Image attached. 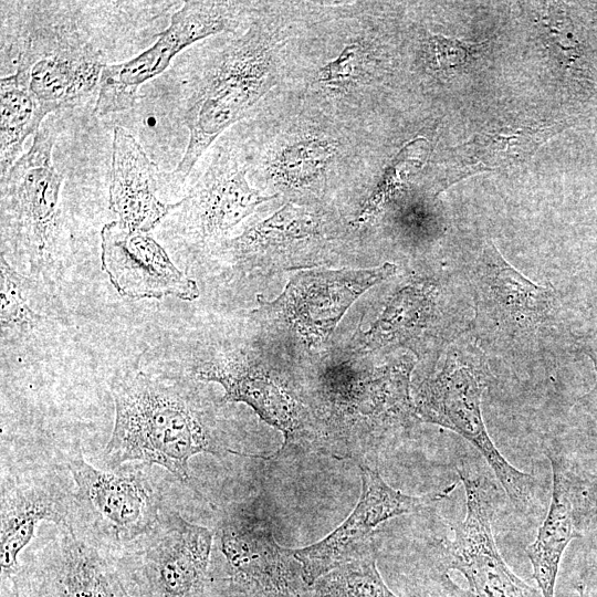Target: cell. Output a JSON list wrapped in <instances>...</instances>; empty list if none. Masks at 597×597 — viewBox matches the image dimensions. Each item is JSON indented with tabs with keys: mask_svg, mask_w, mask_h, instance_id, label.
I'll list each match as a JSON object with an SVG mask.
<instances>
[{
	"mask_svg": "<svg viewBox=\"0 0 597 597\" xmlns=\"http://www.w3.org/2000/svg\"><path fill=\"white\" fill-rule=\"evenodd\" d=\"M111 391L115 421L104 454L111 469L140 461L186 482L193 455L237 453L222 443L196 395L177 380L134 368L115 375Z\"/></svg>",
	"mask_w": 597,
	"mask_h": 597,
	"instance_id": "cell-1",
	"label": "cell"
},
{
	"mask_svg": "<svg viewBox=\"0 0 597 597\" xmlns=\"http://www.w3.org/2000/svg\"><path fill=\"white\" fill-rule=\"evenodd\" d=\"M272 71L270 46L252 27L189 82L181 114L189 137L171 172L176 182H182L217 137L242 119L271 88Z\"/></svg>",
	"mask_w": 597,
	"mask_h": 597,
	"instance_id": "cell-2",
	"label": "cell"
},
{
	"mask_svg": "<svg viewBox=\"0 0 597 597\" xmlns=\"http://www.w3.org/2000/svg\"><path fill=\"white\" fill-rule=\"evenodd\" d=\"M60 127L45 119L31 147L1 176V241L40 274L55 259L61 233V191L64 177L53 163Z\"/></svg>",
	"mask_w": 597,
	"mask_h": 597,
	"instance_id": "cell-3",
	"label": "cell"
},
{
	"mask_svg": "<svg viewBox=\"0 0 597 597\" xmlns=\"http://www.w3.org/2000/svg\"><path fill=\"white\" fill-rule=\"evenodd\" d=\"M486 386L484 365L453 347L440 370L420 386L413 401L416 415L468 440L485 459L514 509L530 515L538 504V481L512 465L489 436L481 409Z\"/></svg>",
	"mask_w": 597,
	"mask_h": 597,
	"instance_id": "cell-4",
	"label": "cell"
},
{
	"mask_svg": "<svg viewBox=\"0 0 597 597\" xmlns=\"http://www.w3.org/2000/svg\"><path fill=\"white\" fill-rule=\"evenodd\" d=\"M457 473L465 491L467 513L454 528L438 572L450 597H540L538 591L517 577L496 546L492 521L496 488L471 465L461 463Z\"/></svg>",
	"mask_w": 597,
	"mask_h": 597,
	"instance_id": "cell-5",
	"label": "cell"
},
{
	"mask_svg": "<svg viewBox=\"0 0 597 597\" xmlns=\"http://www.w3.org/2000/svg\"><path fill=\"white\" fill-rule=\"evenodd\" d=\"M212 542L209 528L163 511L116 566L133 597H202Z\"/></svg>",
	"mask_w": 597,
	"mask_h": 597,
	"instance_id": "cell-6",
	"label": "cell"
},
{
	"mask_svg": "<svg viewBox=\"0 0 597 597\" xmlns=\"http://www.w3.org/2000/svg\"><path fill=\"white\" fill-rule=\"evenodd\" d=\"M75 483V522L95 545H129L157 523L161 495L143 470H102L82 455L67 464Z\"/></svg>",
	"mask_w": 597,
	"mask_h": 597,
	"instance_id": "cell-7",
	"label": "cell"
},
{
	"mask_svg": "<svg viewBox=\"0 0 597 597\" xmlns=\"http://www.w3.org/2000/svg\"><path fill=\"white\" fill-rule=\"evenodd\" d=\"M237 27V8L218 1H185L170 17L169 25L137 56L106 64L95 102L100 117L130 109L139 87L163 73L172 59L199 40Z\"/></svg>",
	"mask_w": 597,
	"mask_h": 597,
	"instance_id": "cell-8",
	"label": "cell"
},
{
	"mask_svg": "<svg viewBox=\"0 0 597 597\" xmlns=\"http://www.w3.org/2000/svg\"><path fill=\"white\" fill-rule=\"evenodd\" d=\"M384 263L370 269L297 272L279 297L261 310L295 337L316 345L326 341L349 306L369 287L396 272Z\"/></svg>",
	"mask_w": 597,
	"mask_h": 597,
	"instance_id": "cell-9",
	"label": "cell"
},
{
	"mask_svg": "<svg viewBox=\"0 0 597 597\" xmlns=\"http://www.w3.org/2000/svg\"><path fill=\"white\" fill-rule=\"evenodd\" d=\"M359 468L362 494L349 516L324 540L291 549L308 586L331 570L375 551L373 533L380 523L440 501L457 485L454 482L441 491L411 496L388 485L377 470L363 463Z\"/></svg>",
	"mask_w": 597,
	"mask_h": 597,
	"instance_id": "cell-10",
	"label": "cell"
},
{
	"mask_svg": "<svg viewBox=\"0 0 597 597\" xmlns=\"http://www.w3.org/2000/svg\"><path fill=\"white\" fill-rule=\"evenodd\" d=\"M59 530L19 567L14 597H133L97 545L74 528Z\"/></svg>",
	"mask_w": 597,
	"mask_h": 597,
	"instance_id": "cell-11",
	"label": "cell"
},
{
	"mask_svg": "<svg viewBox=\"0 0 597 597\" xmlns=\"http://www.w3.org/2000/svg\"><path fill=\"white\" fill-rule=\"evenodd\" d=\"M105 65L101 50L80 34L44 31L25 40L14 73L50 115L98 92Z\"/></svg>",
	"mask_w": 597,
	"mask_h": 597,
	"instance_id": "cell-12",
	"label": "cell"
},
{
	"mask_svg": "<svg viewBox=\"0 0 597 597\" xmlns=\"http://www.w3.org/2000/svg\"><path fill=\"white\" fill-rule=\"evenodd\" d=\"M227 561V593L231 597H307L311 586L290 548L279 546L268 521L243 511L229 515L221 527Z\"/></svg>",
	"mask_w": 597,
	"mask_h": 597,
	"instance_id": "cell-13",
	"label": "cell"
},
{
	"mask_svg": "<svg viewBox=\"0 0 597 597\" xmlns=\"http://www.w3.org/2000/svg\"><path fill=\"white\" fill-rule=\"evenodd\" d=\"M546 457L552 467L549 509L526 555L542 597H554L566 547L597 517V476L556 450L547 449Z\"/></svg>",
	"mask_w": 597,
	"mask_h": 597,
	"instance_id": "cell-14",
	"label": "cell"
},
{
	"mask_svg": "<svg viewBox=\"0 0 597 597\" xmlns=\"http://www.w3.org/2000/svg\"><path fill=\"white\" fill-rule=\"evenodd\" d=\"M473 284L478 316L495 333L522 339L547 328L556 306L553 291L520 273L492 241L476 260Z\"/></svg>",
	"mask_w": 597,
	"mask_h": 597,
	"instance_id": "cell-15",
	"label": "cell"
},
{
	"mask_svg": "<svg viewBox=\"0 0 597 597\" xmlns=\"http://www.w3.org/2000/svg\"><path fill=\"white\" fill-rule=\"evenodd\" d=\"M102 269L124 297L133 300L199 296L195 280L179 270L165 249L147 232L126 228L117 220L101 230Z\"/></svg>",
	"mask_w": 597,
	"mask_h": 597,
	"instance_id": "cell-16",
	"label": "cell"
},
{
	"mask_svg": "<svg viewBox=\"0 0 597 597\" xmlns=\"http://www.w3.org/2000/svg\"><path fill=\"white\" fill-rule=\"evenodd\" d=\"M51 522L74 528V491L55 473L22 476L2 483L0 522L1 580L13 578L18 558L30 543L38 524Z\"/></svg>",
	"mask_w": 597,
	"mask_h": 597,
	"instance_id": "cell-17",
	"label": "cell"
},
{
	"mask_svg": "<svg viewBox=\"0 0 597 597\" xmlns=\"http://www.w3.org/2000/svg\"><path fill=\"white\" fill-rule=\"evenodd\" d=\"M253 189L234 158L220 155L171 211L181 230L202 241L222 238L256 207L272 200Z\"/></svg>",
	"mask_w": 597,
	"mask_h": 597,
	"instance_id": "cell-18",
	"label": "cell"
},
{
	"mask_svg": "<svg viewBox=\"0 0 597 597\" xmlns=\"http://www.w3.org/2000/svg\"><path fill=\"white\" fill-rule=\"evenodd\" d=\"M196 376L221 385L224 401L250 406L263 421L283 432L281 450L297 439L305 427L303 406L270 370L248 354L230 353L205 362L196 368Z\"/></svg>",
	"mask_w": 597,
	"mask_h": 597,
	"instance_id": "cell-19",
	"label": "cell"
},
{
	"mask_svg": "<svg viewBox=\"0 0 597 597\" xmlns=\"http://www.w3.org/2000/svg\"><path fill=\"white\" fill-rule=\"evenodd\" d=\"M160 175L137 139L125 128L113 132L109 208L126 228L149 232L171 213L175 203L157 197Z\"/></svg>",
	"mask_w": 597,
	"mask_h": 597,
	"instance_id": "cell-20",
	"label": "cell"
},
{
	"mask_svg": "<svg viewBox=\"0 0 597 597\" xmlns=\"http://www.w3.org/2000/svg\"><path fill=\"white\" fill-rule=\"evenodd\" d=\"M321 230V219L314 212L287 202L268 219L227 241L226 251L234 266L243 271L286 269L285 252L317 240Z\"/></svg>",
	"mask_w": 597,
	"mask_h": 597,
	"instance_id": "cell-21",
	"label": "cell"
},
{
	"mask_svg": "<svg viewBox=\"0 0 597 597\" xmlns=\"http://www.w3.org/2000/svg\"><path fill=\"white\" fill-rule=\"evenodd\" d=\"M562 128L545 126H501L478 133L451 150L446 163L442 189L472 175L506 169L528 160Z\"/></svg>",
	"mask_w": 597,
	"mask_h": 597,
	"instance_id": "cell-22",
	"label": "cell"
},
{
	"mask_svg": "<svg viewBox=\"0 0 597 597\" xmlns=\"http://www.w3.org/2000/svg\"><path fill=\"white\" fill-rule=\"evenodd\" d=\"M444 302L439 285L429 280L416 281L398 290L362 335V349L412 345L430 333H439Z\"/></svg>",
	"mask_w": 597,
	"mask_h": 597,
	"instance_id": "cell-23",
	"label": "cell"
},
{
	"mask_svg": "<svg viewBox=\"0 0 597 597\" xmlns=\"http://www.w3.org/2000/svg\"><path fill=\"white\" fill-rule=\"evenodd\" d=\"M48 116L23 81L12 73L0 80V175L19 159L27 138Z\"/></svg>",
	"mask_w": 597,
	"mask_h": 597,
	"instance_id": "cell-24",
	"label": "cell"
},
{
	"mask_svg": "<svg viewBox=\"0 0 597 597\" xmlns=\"http://www.w3.org/2000/svg\"><path fill=\"white\" fill-rule=\"evenodd\" d=\"M1 341L27 338L44 322L38 283L17 272L0 256Z\"/></svg>",
	"mask_w": 597,
	"mask_h": 597,
	"instance_id": "cell-25",
	"label": "cell"
},
{
	"mask_svg": "<svg viewBox=\"0 0 597 597\" xmlns=\"http://www.w3.org/2000/svg\"><path fill=\"white\" fill-rule=\"evenodd\" d=\"M307 597H398L385 584L376 565V552L346 563L320 577Z\"/></svg>",
	"mask_w": 597,
	"mask_h": 597,
	"instance_id": "cell-26",
	"label": "cell"
},
{
	"mask_svg": "<svg viewBox=\"0 0 597 597\" xmlns=\"http://www.w3.org/2000/svg\"><path fill=\"white\" fill-rule=\"evenodd\" d=\"M335 150L334 142L326 138L300 139L281 150L273 163V171L289 186H307L324 171Z\"/></svg>",
	"mask_w": 597,
	"mask_h": 597,
	"instance_id": "cell-27",
	"label": "cell"
},
{
	"mask_svg": "<svg viewBox=\"0 0 597 597\" xmlns=\"http://www.w3.org/2000/svg\"><path fill=\"white\" fill-rule=\"evenodd\" d=\"M423 145L421 140L412 142L397 156L394 165L383 176L378 186L357 213L354 223L360 227L373 220L396 193L407 174L420 164Z\"/></svg>",
	"mask_w": 597,
	"mask_h": 597,
	"instance_id": "cell-28",
	"label": "cell"
},
{
	"mask_svg": "<svg viewBox=\"0 0 597 597\" xmlns=\"http://www.w3.org/2000/svg\"><path fill=\"white\" fill-rule=\"evenodd\" d=\"M471 49L465 42L434 34L428 40L429 62L433 70L448 72L467 63Z\"/></svg>",
	"mask_w": 597,
	"mask_h": 597,
	"instance_id": "cell-29",
	"label": "cell"
},
{
	"mask_svg": "<svg viewBox=\"0 0 597 597\" xmlns=\"http://www.w3.org/2000/svg\"><path fill=\"white\" fill-rule=\"evenodd\" d=\"M363 61L358 44H348L320 71L318 80L331 87H343L350 83Z\"/></svg>",
	"mask_w": 597,
	"mask_h": 597,
	"instance_id": "cell-30",
	"label": "cell"
},
{
	"mask_svg": "<svg viewBox=\"0 0 597 597\" xmlns=\"http://www.w3.org/2000/svg\"><path fill=\"white\" fill-rule=\"evenodd\" d=\"M405 597H449L442 583L434 576L416 585Z\"/></svg>",
	"mask_w": 597,
	"mask_h": 597,
	"instance_id": "cell-31",
	"label": "cell"
}]
</instances>
